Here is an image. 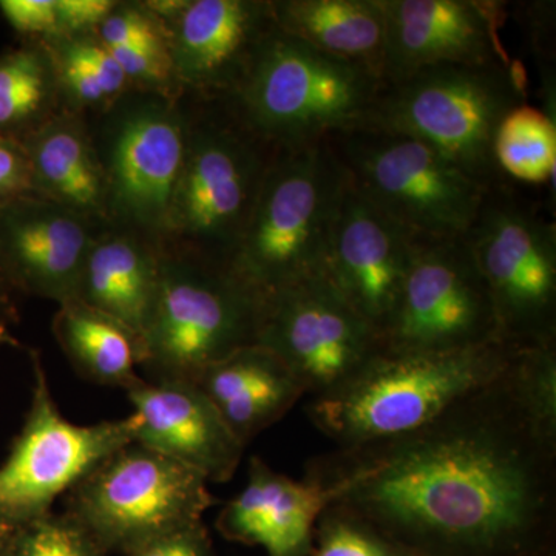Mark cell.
I'll use <instances>...</instances> for the list:
<instances>
[{
    "label": "cell",
    "instance_id": "1",
    "mask_svg": "<svg viewBox=\"0 0 556 556\" xmlns=\"http://www.w3.org/2000/svg\"><path fill=\"white\" fill-rule=\"evenodd\" d=\"M515 354L495 382L430 426L340 448L308 478L387 533L473 552L519 546L555 506L556 437L526 408Z\"/></svg>",
    "mask_w": 556,
    "mask_h": 556
},
{
    "label": "cell",
    "instance_id": "2",
    "mask_svg": "<svg viewBox=\"0 0 556 556\" xmlns=\"http://www.w3.org/2000/svg\"><path fill=\"white\" fill-rule=\"evenodd\" d=\"M518 348L493 342L445 353L380 351L345 382L311 397L306 412L340 448L404 438L495 382Z\"/></svg>",
    "mask_w": 556,
    "mask_h": 556
},
{
    "label": "cell",
    "instance_id": "3",
    "mask_svg": "<svg viewBox=\"0 0 556 556\" xmlns=\"http://www.w3.org/2000/svg\"><path fill=\"white\" fill-rule=\"evenodd\" d=\"M526 102L518 61L437 65L382 84L361 127L419 139L490 189L507 181L493 155L497 127Z\"/></svg>",
    "mask_w": 556,
    "mask_h": 556
},
{
    "label": "cell",
    "instance_id": "4",
    "mask_svg": "<svg viewBox=\"0 0 556 556\" xmlns=\"http://www.w3.org/2000/svg\"><path fill=\"white\" fill-rule=\"evenodd\" d=\"M348 178L327 141L278 150L228 266L268 299L324 274Z\"/></svg>",
    "mask_w": 556,
    "mask_h": 556
},
{
    "label": "cell",
    "instance_id": "5",
    "mask_svg": "<svg viewBox=\"0 0 556 556\" xmlns=\"http://www.w3.org/2000/svg\"><path fill=\"white\" fill-rule=\"evenodd\" d=\"M382 84L276 28L225 100L263 141L295 150L361 127Z\"/></svg>",
    "mask_w": 556,
    "mask_h": 556
},
{
    "label": "cell",
    "instance_id": "6",
    "mask_svg": "<svg viewBox=\"0 0 556 556\" xmlns=\"http://www.w3.org/2000/svg\"><path fill=\"white\" fill-rule=\"evenodd\" d=\"M266 299L225 263L161 254L155 311L141 342L149 380H190L257 343Z\"/></svg>",
    "mask_w": 556,
    "mask_h": 556
},
{
    "label": "cell",
    "instance_id": "7",
    "mask_svg": "<svg viewBox=\"0 0 556 556\" xmlns=\"http://www.w3.org/2000/svg\"><path fill=\"white\" fill-rule=\"evenodd\" d=\"M189 127L188 148L163 232L179 237L181 252L228 265L277 149L230 108H211Z\"/></svg>",
    "mask_w": 556,
    "mask_h": 556
},
{
    "label": "cell",
    "instance_id": "8",
    "mask_svg": "<svg viewBox=\"0 0 556 556\" xmlns=\"http://www.w3.org/2000/svg\"><path fill=\"white\" fill-rule=\"evenodd\" d=\"M348 181L417 240L464 239L485 186L419 139L358 129L327 139Z\"/></svg>",
    "mask_w": 556,
    "mask_h": 556
},
{
    "label": "cell",
    "instance_id": "9",
    "mask_svg": "<svg viewBox=\"0 0 556 556\" xmlns=\"http://www.w3.org/2000/svg\"><path fill=\"white\" fill-rule=\"evenodd\" d=\"M495 308L503 342L556 343V226L514 181L486 190L464 236Z\"/></svg>",
    "mask_w": 556,
    "mask_h": 556
},
{
    "label": "cell",
    "instance_id": "10",
    "mask_svg": "<svg viewBox=\"0 0 556 556\" xmlns=\"http://www.w3.org/2000/svg\"><path fill=\"white\" fill-rule=\"evenodd\" d=\"M207 484L192 468L131 442L68 490L65 511L110 555L124 556L155 538L203 521L217 501Z\"/></svg>",
    "mask_w": 556,
    "mask_h": 556
},
{
    "label": "cell",
    "instance_id": "11",
    "mask_svg": "<svg viewBox=\"0 0 556 556\" xmlns=\"http://www.w3.org/2000/svg\"><path fill=\"white\" fill-rule=\"evenodd\" d=\"M30 409L0 466V526L20 527L50 514L54 501L110 455L137 439L139 417L76 426L61 415L38 354H33Z\"/></svg>",
    "mask_w": 556,
    "mask_h": 556
},
{
    "label": "cell",
    "instance_id": "12",
    "mask_svg": "<svg viewBox=\"0 0 556 556\" xmlns=\"http://www.w3.org/2000/svg\"><path fill=\"white\" fill-rule=\"evenodd\" d=\"M503 342L484 277L466 240H419L380 334L390 353H445Z\"/></svg>",
    "mask_w": 556,
    "mask_h": 556
},
{
    "label": "cell",
    "instance_id": "13",
    "mask_svg": "<svg viewBox=\"0 0 556 556\" xmlns=\"http://www.w3.org/2000/svg\"><path fill=\"white\" fill-rule=\"evenodd\" d=\"M258 345L291 369L311 397L328 393L378 356V331L324 274L266 299Z\"/></svg>",
    "mask_w": 556,
    "mask_h": 556
},
{
    "label": "cell",
    "instance_id": "14",
    "mask_svg": "<svg viewBox=\"0 0 556 556\" xmlns=\"http://www.w3.org/2000/svg\"><path fill=\"white\" fill-rule=\"evenodd\" d=\"M189 126L163 101L119 113L108 139L109 206L139 228L163 230L188 148Z\"/></svg>",
    "mask_w": 556,
    "mask_h": 556
},
{
    "label": "cell",
    "instance_id": "15",
    "mask_svg": "<svg viewBox=\"0 0 556 556\" xmlns=\"http://www.w3.org/2000/svg\"><path fill=\"white\" fill-rule=\"evenodd\" d=\"M419 240L348 181L324 276L379 338L396 306Z\"/></svg>",
    "mask_w": 556,
    "mask_h": 556
},
{
    "label": "cell",
    "instance_id": "16",
    "mask_svg": "<svg viewBox=\"0 0 556 556\" xmlns=\"http://www.w3.org/2000/svg\"><path fill=\"white\" fill-rule=\"evenodd\" d=\"M386 16L383 84L437 65L508 62L497 7L475 0H380Z\"/></svg>",
    "mask_w": 556,
    "mask_h": 556
},
{
    "label": "cell",
    "instance_id": "17",
    "mask_svg": "<svg viewBox=\"0 0 556 556\" xmlns=\"http://www.w3.org/2000/svg\"><path fill=\"white\" fill-rule=\"evenodd\" d=\"M94 240L86 217L42 197L0 206V268L14 291L73 302Z\"/></svg>",
    "mask_w": 556,
    "mask_h": 556
},
{
    "label": "cell",
    "instance_id": "18",
    "mask_svg": "<svg viewBox=\"0 0 556 556\" xmlns=\"http://www.w3.org/2000/svg\"><path fill=\"white\" fill-rule=\"evenodd\" d=\"M127 397L139 417L135 442L192 468L207 482L233 478L244 445L195 382L139 379Z\"/></svg>",
    "mask_w": 556,
    "mask_h": 556
},
{
    "label": "cell",
    "instance_id": "19",
    "mask_svg": "<svg viewBox=\"0 0 556 556\" xmlns=\"http://www.w3.org/2000/svg\"><path fill=\"white\" fill-rule=\"evenodd\" d=\"M276 28L270 2L193 0L177 16L172 65L189 86L223 100L240 86Z\"/></svg>",
    "mask_w": 556,
    "mask_h": 556
},
{
    "label": "cell",
    "instance_id": "20",
    "mask_svg": "<svg viewBox=\"0 0 556 556\" xmlns=\"http://www.w3.org/2000/svg\"><path fill=\"white\" fill-rule=\"evenodd\" d=\"M332 493L316 479L294 481L260 459L249 460L248 481L219 511L223 536L260 546L269 556H302Z\"/></svg>",
    "mask_w": 556,
    "mask_h": 556
},
{
    "label": "cell",
    "instance_id": "21",
    "mask_svg": "<svg viewBox=\"0 0 556 556\" xmlns=\"http://www.w3.org/2000/svg\"><path fill=\"white\" fill-rule=\"evenodd\" d=\"M195 383L244 447L306 394L287 364L258 343L211 365Z\"/></svg>",
    "mask_w": 556,
    "mask_h": 556
},
{
    "label": "cell",
    "instance_id": "22",
    "mask_svg": "<svg viewBox=\"0 0 556 556\" xmlns=\"http://www.w3.org/2000/svg\"><path fill=\"white\" fill-rule=\"evenodd\" d=\"M161 254L123 233L94 240L76 300L123 325L141 346L155 311Z\"/></svg>",
    "mask_w": 556,
    "mask_h": 556
},
{
    "label": "cell",
    "instance_id": "23",
    "mask_svg": "<svg viewBox=\"0 0 556 556\" xmlns=\"http://www.w3.org/2000/svg\"><path fill=\"white\" fill-rule=\"evenodd\" d=\"M270 7L285 35L382 79L386 16L380 0H278Z\"/></svg>",
    "mask_w": 556,
    "mask_h": 556
},
{
    "label": "cell",
    "instance_id": "24",
    "mask_svg": "<svg viewBox=\"0 0 556 556\" xmlns=\"http://www.w3.org/2000/svg\"><path fill=\"white\" fill-rule=\"evenodd\" d=\"M20 144L30 164L33 190L42 199L83 215L109 206L100 156L78 124L56 121L25 135Z\"/></svg>",
    "mask_w": 556,
    "mask_h": 556
},
{
    "label": "cell",
    "instance_id": "25",
    "mask_svg": "<svg viewBox=\"0 0 556 556\" xmlns=\"http://www.w3.org/2000/svg\"><path fill=\"white\" fill-rule=\"evenodd\" d=\"M65 356L83 378L129 390L138 382L141 346L130 331L78 300L61 305L53 324Z\"/></svg>",
    "mask_w": 556,
    "mask_h": 556
},
{
    "label": "cell",
    "instance_id": "26",
    "mask_svg": "<svg viewBox=\"0 0 556 556\" xmlns=\"http://www.w3.org/2000/svg\"><path fill=\"white\" fill-rule=\"evenodd\" d=\"M497 169L522 185H555V119L530 104L504 116L493 142Z\"/></svg>",
    "mask_w": 556,
    "mask_h": 556
},
{
    "label": "cell",
    "instance_id": "27",
    "mask_svg": "<svg viewBox=\"0 0 556 556\" xmlns=\"http://www.w3.org/2000/svg\"><path fill=\"white\" fill-rule=\"evenodd\" d=\"M50 94V65L40 51L20 49L0 58V134L20 141Z\"/></svg>",
    "mask_w": 556,
    "mask_h": 556
},
{
    "label": "cell",
    "instance_id": "28",
    "mask_svg": "<svg viewBox=\"0 0 556 556\" xmlns=\"http://www.w3.org/2000/svg\"><path fill=\"white\" fill-rule=\"evenodd\" d=\"M11 556H110L78 519L64 514L43 515L11 529Z\"/></svg>",
    "mask_w": 556,
    "mask_h": 556
},
{
    "label": "cell",
    "instance_id": "29",
    "mask_svg": "<svg viewBox=\"0 0 556 556\" xmlns=\"http://www.w3.org/2000/svg\"><path fill=\"white\" fill-rule=\"evenodd\" d=\"M317 525L320 536L314 556H404L378 529L334 504L321 514Z\"/></svg>",
    "mask_w": 556,
    "mask_h": 556
},
{
    "label": "cell",
    "instance_id": "30",
    "mask_svg": "<svg viewBox=\"0 0 556 556\" xmlns=\"http://www.w3.org/2000/svg\"><path fill=\"white\" fill-rule=\"evenodd\" d=\"M98 28H100L101 43L108 49L166 47L156 22L139 10H113Z\"/></svg>",
    "mask_w": 556,
    "mask_h": 556
},
{
    "label": "cell",
    "instance_id": "31",
    "mask_svg": "<svg viewBox=\"0 0 556 556\" xmlns=\"http://www.w3.org/2000/svg\"><path fill=\"white\" fill-rule=\"evenodd\" d=\"M58 61L67 62L100 80L113 98L126 87L127 78L108 47L89 39L64 42L58 51Z\"/></svg>",
    "mask_w": 556,
    "mask_h": 556
},
{
    "label": "cell",
    "instance_id": "32",
    "mask_svg": "<svg viewBox=\"0 0 556 556\" xmlns=\"http://www.w3.org/2000/svg\"><path fill=\"white\" fill-rule=\"evenodd\" d=\"M35 195L30 164L20 142L0 134V206Z\"/></svg>",
    "mask_w": 556,
    "mask_h": 556
},
{
    "label": "cell",
    "instance_id": "33",
    "mask_svg": "<svg viewBox=\"0 0 556 556\" xmlns=\"http://www.w3.org/2000/svg\"><path fill=\"white\" fill-rule=\"evenodd\" d=\"M124 556H212L203 521L155 538Z\"/></svg>",
    "mask_w": 556,
    "mask_h": 556
},
{
    "label": "cell",
    "instance_id": "34",
    "mask_svg": "<svg viewBox=\"0 0 556 556\" xmlns=\"http://www.w3.org/2000/svg\"><path fill=\"white\" fill-rule=\"evenodd\" d=\"M0 11L11 27L24 35L58 30L56 0H2Z\"/></svg>",
    "mask_w": 556,
    "mask_h": 556
},
{
    "label": "cell",
    "instance_id": "35",
    "mask_svg": "<svg viewBox=\"0 0 556 556\" xmlns=\"http://www.w3.org/2000/svg\"><path fill=\"white\" fill-rule=\"evenodd\" d=\"M127 80L142 83H163L169 76L172 65L170 54L166 47L161 49H109Z\"/></svg>",
    "mask_w": 556,
    "mask_h": 556
},
{
    "label": "cell",
    "instance_id": "36",
    "mask_svg": "<svg viewBox=\"0 0 556 556\" xmlns=\"http://www.w3.org/2000/svg\"><path fill=\"white\" fill-rule=\"evenodd\" d=\"M113 10L112 0H56L58 30L83 31L100 27Z\"/></svg>",
    "mask_w": 556,
    "mask_h": 556
},
{
    "label": "cell",
    "instance_id": "37",
    "mask_svg": "<svg viewBox=\"0 0 556 556\" xmlns=\"http://www.w3.org/2000/svg\"><path fill=\"white\" fill-rule=\"evenodd\" d=\"M14 289L0 268V348L14 343L13 327L16 325L17 311L14 306Z\"/></svg>",
    "mask_w": 556,
    "mask_h": 556
},
{
    "label": "cell",
    "instance_id": "38",
    "mask_svg": "<svg viewBox=\"0 0 556 556\" xmlns=\"http://www.w3.org/2000/svg\"><path fill=\"white\" fill-rule=\"evenodd\" d=\"M186 5H188V2H175V0L163 2L161 0V2H150L149 9L155 11L159 16L177 17Z\"/></svg>",
    "mask_w": 556,
    "mask_h": 556
},
{
    "label": "cell",
    "instance_id": "39",
    "mask_svg": "<svg viewBox=\"0 0 556 556\" xmlns=\"http://www.w3.org/2000/svg\"><path fill=\"white\" fill-rule=\"evenodd\" d=\"M0 556H11V529L0 526Z\"/></svg>",
    "mask_w": 556,
    "mask_h": 556
}]
</instances>
